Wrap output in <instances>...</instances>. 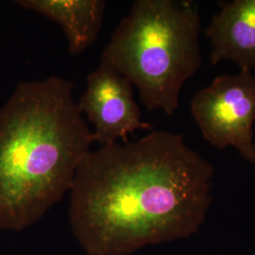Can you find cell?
<instances>
[{"label":"cell","instance_id":"cell-1","mask_svg":"<svg viewBox=\"0 0 255 255\" xmlns=\"http://www.w3.org/2000/svg\"><path fill=\"white\" fill-rule=\"evenodd\" d=\"M212 164L182 135L153 131L82 159L68 219L86 255H129L192 237L212 202Z\"/></svg>","mask_w":255,"mask_h":255},{"label":"cell","instance_id":"cell-2","mask_svg":"<svg viewBox=\"0 0 255 255\" xmlns=\"http://www.w3.org/2000/svg\"><path fill=\"white\" fill-rule=\"evenodd\" d=\"M74 86L24 81L0 107V230L31 227L71 190L94 143Z\"/></svg>","mask_w":255,"mask_h":255},{"label":"cell","instance_id":"cell-3","mask_svg":"<svg viewBox=\"0 0 255 255\" xmlns=\"http://www.w3.org/2000/svg\"><path fill=\"white\" fill-rule=\"evenodd\" d=\"M201 19L192 0H136L101 61L127 78L148 111L172 116L184 82L201 65Z\"/></svg>","mask_w":255,"mask_h":255},{"label":"cell","instance_id":"cell-4","mask_svg":"<svg viewBox=\"0 0 255 255\" xmlns=\"http://www.w3.org/2000/svg\"><path fill=\"white\" fill-rule=\"evenodd\" d=\"M190 108L209 144L219 148L234 146L255 164V77L250 70L217 77L194 96Z\"/></svg>","mask_w":255,"mask_h":255},{"label":"cell","instance_id":"cell-5","mask_svg":"<svg viewBox=\"0 0 255 255\" xmlns=\"http://www.w3.org/2000/svg\"><path fill=\"white\" fill-rule=\"evenodd\" d=\"M80 111L95 128L94 142L101 146L118 143L138 128H149L142 121L133 98L132 84L104 61L87 77L86 89L78 102Z\"/></svg>","mask_w":255,"mask_h":255},{"label":"cell","instance_id":"cell-6","mask_svg":"<svg viewBox=\"0 0 255 255\" xmlns=\"http://www.w3.org/2000/svg\"><path fill=\"white\" fill-rule=\"evenodd\" d=\"M219 6L205 31L213 48L211 64L230 60L251 71L255 68V0L219 2Z\"/></svg>","mask_w":255,"mask_h":255},{"label":"cell","instance_id":"cell-7","mask_svg":"<svg viewBox=\"0 0 255 255\" xmlns=\"http://www.w3.org/2000/svg\"><path fill=\"white\" fill-rule=\"evenodd\" d=\"M19 7L59 24L71 55L81 54L99 36L106 9L103 0H17Z\"/></svg>","mask_w":255,"mask_h":255}]
</instances>
